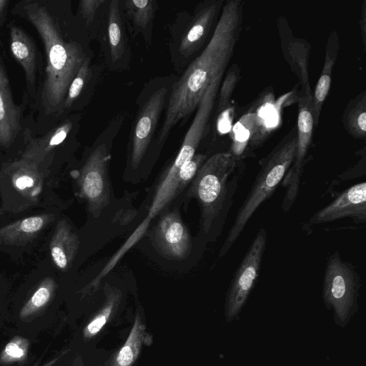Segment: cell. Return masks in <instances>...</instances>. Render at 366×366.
Segmentation results:
<instances>
[{
  "instance_id": "cell-18",
  "label": "cell",
  "mask_w": 366,
  "mask_h": 366,
  "mask_svg": "<svg viewBox=\"0 0 366 366\" xmlns=\"http://www.w3.org/2000/svg\"><path fill=\"white\" fill-rule=\"evenodd\" d=\"M79 246V237L65 220H59L49 244L51 259L56 267L62 271L71 265Z\"/></svg>"
},
{
  "instance_id": "cell-27",
  "label": "cell",
  "mask_w": 366,
  "mask_h": 366,
  "mask_svg": "<svg viewBox=\"0 0 366 366\" xmlns=\"http://www.w3.org/2000/svg\"><path fill=\"white\" fill-rule=\"evenodd\" d=\"M240 69L237 64H232L227 71L219 91L217 112L219 114L229 105L232 94L239 80Z\"/></svg>"
},
{
  "instance_id": "cell-23",
  "label": "cell",
  "mask_w": 366,
  "mask_h": 366,
  "mask_svg": "<svg viewBox=\"0 0 366 366\" xmlns=\"http://www.w3.org/2000/svg\"><path fill=\"white\" fill-rule=\"evenodd\" d=\"M108 37L112 60L115 62L122 58L124 51L123 28L117 0L112 1L109 6Z\"/></svg>"
},
{
  "instance_id": "cell-9",
  "label": "cell",
  "mask_w": 366,
  "mask_h": 366,
  "mask_svg": "<svg viewBox=\"0 0 366 366\" xmlns=\"http://www.w3.org/2000/svg\"><path fill=\"white\" fill-rule=\"evenodd\" d=\"M267 232L259 229L240 264L234 273L229 289L227 302L232 310H237L244 302L256 284L266 249Z\"/></svg>"
},
{
  "instance_id": "cell-21",
  "label": "cell",
  "mask_w": 366,
  "mask_h": 366,
  "mask_svg": "<svg viewBox=\"0 0 366 366\" xmlns=\"http://www.w3.org/2000/svg\"><path fill=\"white\" fill-rule=\"evenodd\" d=\"M346 130L356 139L366 137V94L357 95L348 104L343 115Z\"/></svg>"
},
{
  "instance_id": "cell-17",
  "label": "cell",
  "mask_w": 366,
  "mask_h": 366,
  "mask_svg": "<svg viewBox=\"0 0 366 366\" xmlns=\"http://www.w3.org/2000/svg\"><path fill=\"white\" fill-rule=\"evenodd\" d=\"M51 214L27 217L0 227V244L23 245L36 237L54 220Z\"/></svg>"
},
{
  "instance_id": "cell-15",
  "label": "cell",
  "mask_w": 366,
  "mask_h": 366,
  "mask_svg": "<svg viewBox=\"0 0 366 366\" xmlns=\"http://www.w3.org/2000/svg\"><path fill=\"white\" fill-rule=\"evenodd\" d=\"M224 4L223 0L206 1L197 11L182 36L179 51L182 57L188 58L197 51L206 42Z\"/></svg>"
},
{
  "instance_id": "cell-30",
  "label": "cell",
  "mask_w": 366,
  "mask_h": 366,
  "mask_svg": "<svg viewBox=\"0 0 366 366\" xmlns=\"http://www.w3.org/2000/svg\"><path fill=\"white\" fill-rule=\"evenodd\" d=\"M4 352L8 356L14 359L21 358L24 355L23 348L14 342H11L7 344Z\"/></svg>"
},
{
  "instance_id": "cell-25",
  "label": "cell",
  "mask_w": 366,
  "mask_h": 366,
  "mask_svg": "<svg viewBox=\"0 0 366 366\" xmlns=\"http://www.w3.org/2000/svg\"><path fill=\"white\" fill-rule=\"evenodd\" d=\"M56 287V282L52 278H44L22 308L21 316L31 315L44 308L51 300Z\"/></svg>"
},
{
  "instance_id": "cell-11",
  "label": "cell",
  "mask_w": 366,
  "mask_h": 366,
  "mask_svg": "<svg viewBox=\"0 0 366 366\" xmlns=\"http://www.w3.org/2000/svg\"><path fill=\"white\" fill-rule=\"evenodd\" d=\"M25 131L21 109L14 102L6 67L0 55V147L9 149L20 139L24 142Z\"/></svg>"
},
{
  "instance_id": "cell-32",
  "label": "cell",
  "mask_w": 366,
  "mask_h": 366,
  "mask_svg": "<svg viewBox=\"0 0 366 366\" xmlns=\"http://www.w3.org/2000/svg\"><path fill=\"white\" fill-rule=\"evenodd\" d=\"M365 17H366L365 6L363 5L362 12V19L360 21V26H361V32H362V42H363L364 46H365V33H366Z\"/></svg>"
},
{
  "instance_id": "cell-4",
  "label": "cell",
  "mask_w": 366,
  "mask_h": 366,
  "mask_svg": "<svg viewBox=\"0 0 366 366\" xmlns=\"http://www.w3.org/2000/svg\"><path fill=\"white\" fill-rule=\"evenodd\" d=\"M297 149V129L292 130L259 162L260 169L239 207L219 253L223 257L245 228L255 211L267 200L282 182L291 167Z\"/></svg>"
},
{
  "instance_id": "cell-3",
  "label": "cell",
  "mask_w": 366,
  "mask_h": 366,
  "mask_svg": "<svg viewBox=\"0 0 366 366\" xmlns=\"http://www.w3.org/2000/svg\"><path fill=\"white\" fill-rule=\"evenodd\" d=\"M244 170L242 159L231 152L213 154L198 170L187 195L199 204L204 234L216 238L221 233Z\"/></svg>"
},
{
  "instance_id": "cell-8",
  "label": "cell",
  "mask_w": 366,
  "mask_h": 366,
  "mask_svg": "<svg viewBox=\"0 0 366 366\" xmlns=\"http://www.w3.org/2000/svg\"><path fill=\"white\" fill-rule=\"evenodd\" d=\"M356 267L342 259L336 250L328 257L324 271L323 291L326 301L339 308L354 304L360 287Z\"/></svg>"
},
{
  "instance_id": "cell-28",
  "label": "cell",
  "mask_w": 366,
  "mask_h": 366,
  "mask_svg": "<svg viewBox=\"0 0 366 366\" xmlns=\"http://www.w3.org/2000/svg\"><path fill=\"white\" fill-rule=\"evenodd\" d=\"M119 295L112 292L108 297L106 305L97 314L94 318L87 325L84 334L86 337H91L97 334L107 322L115 303L119 300Z\"/></svg>"
},
{
  "instance_id": "cell-14",
  "label": "cell",
  "mask_w": 366,
  "mask_h": 366,
  "mask_svg": "<svg viewBox=\"0 0 366 366\" xmlns=\"http://www.w3.org/2000/svg\"><path fill=\"white\" fill-rule=\"evenodd\" d=\"M10 50L24 70L28 98L34 104L38 91V50L32 37L21 27L9 26Z\"/></svg>"
},
{
  "instance_id": "cell-22",
  "label": "cell",
  "mask_w": 366,
  "mask_h": 366,
  "mask_svg": "<svg viewBox=\"0 0 366 366\" xmlns=\"http://www.w3.org/2000/svg\"><path fill=\"white\" fill-rule=\"evenodd\" d=\"M145 327L137 315L128 338L120 349L113 363V366H131L136 360L144 337Z\"/></svg>"
},
{
  "instance_id": "cell-6",
  "label": "cell",
  "mask_w": 366,
  "mask_h": 366,
  "mask_svg": "<svg viewBox=\"0 0 366 366\" xmlns=\"http://www.w3.org/2000/svg\"><path fill=\"white\" fill-rule=\"evenodd\" d=\"M42 167L20 157L6 162L0 172L5 209L19 212L39 202L43 187Z\"/></svg>"
},
{
  "instance_id": "cell-19",
  "label": "cell",
  "mask_w": 366,
  "mask_h": 366,
  "mask_svg": "<svg viewBox=\"0 0 366 366\" xmlns=\"http://www.w3.org/2000/svg\"><path fill=\"white\" fill-rule=\"evenodd\" d=\"M338 49V36L336 32H333L330 34L328 39L324 65L312 96L313 117L315 127H318L322 104L330 90L332 72L337 59Z\"/></svg>"
},
{
  "instance_id": "cell-20",
  "label": "cell",
  "mask_w": 366,
  "mask_h": 366,
  "mask_svg": "<svg viewBox=\"0 0 366 366\" xmlns=\"http://www.w3.org/2000/svg\"><path fill=\"white\" fill-rule=\"evenodd\" d=\"M157 8L154 0H128L125 1V11L137 32L143 34L147 42L149 36L147 33Z\"/></svg>"
},
{
  "instance_id": "cell-1",
  "label": "cell",
  "mask_w": 366,
  "mask_h": 366,
  "mask_svg": "<svg viewBox=\"0 0 366 366\" xmlns=\"http://www.w3.org/2000/svg\"><path fill=\"white\" fill-rule=\"evenodd\" d=\"M59 7L54 0H22L11 9L33 26L43 44L44 73L34 106L39 120L48 123L64 114L69 86L86 58L77 41L65 37Z\"/></svg>"
},
{
  "instance_id": "cell-24",
  "label": "cell",
  "mask_w": 366,
  "mask_h": 366,
  "mask_svg": "<svg viewBox=\"0 0 366 366\" xmlns=\"http://www.w3.org/2000/svg\"><path fill=\"white\" fill-rule=\"evenodd\" d=\"M207 159L206 154H195L180 168L167 194L164 201L165 207L193 180Z\"/></svg>"
},
{
  "instance_id": "cell-26",
  "label": "cell",
  "mask_w": 366,
  "mask_h": 366,
  "mask_svg": "<svg viewBox=\"0 0 366 366\" xmlns=\"http://www.w3.org/2000/svg\"><path fill=\"white\" fill-rule=\"evenodd\" d=\"M90 74V61L86 57L69 86L64 104V113L71 108L74 103L80 96Z\"/></svg>"
},
{
  "instance_id": "cell-10",
  "label": "cell",
  "mask_w": 366,
  "mask_h": 366,
  "mask_svg": "<svg viewBox=\"0 0 366 366\" xmlns=\"http://www.w3.org/2000/svg\"><path fill=\"white\" fill-rule=\"evenodd\" d=\"M350 217L356 223L366 221V183L355 184L310 218V224H319Z\"/></svg>"
},
{
  "instance_id": "cell-13",
  "label": "cell",
  "mask_w": 366,
  "mask_h": 366,
  "mask_svg": "<svg viewBox=\"0 0 366 366\" xmlns=\"http://www.w3.org/2000/svg\"><path fill=\"white\" fill-rule=\"evenodd\" d=\"M154 237L158 249L167 258L181 260L190 254L191 237L177 209L160 218Z\"/></svg>"
},
{
  "instance_id": "cell-12",
  "label": "cell",
  "mask_w": 366,
  "mask_h": 366,
  "mask_svg": "<svg viewBox=\"0 0 366 366\" xmlns=\"http://www.w3.org/2000/svg\"><path fill=\"white\" fill-rule=\"evenodd\" d=\"M167 94V89L165 87L152 94L136 119L131 155L133 168L139 165L148 148L164 105Z\"/></svg>"
},
{
  "instance_id": "cell-7",
  "label": "cell",
  "mask_w": 366,
  "mask_h": 366,
  "mask_svg": "<svg viewBox=\"0 0 366 366\" xmlns=\"http://www.w3.org/2000/svg\"><path fill=\"white\" fill-rule=\"evenodd\" d=\"M109 159L106 145H99L88 157L77 179L79 196L86 202L89 210L96 218L109 201Z\"/></svg>"
},
{
  "instance_id": "cell-2",
  "label": "cell",
  "mask_w": 366,
  "mask_h": 366,
  "mask_svg": "<svg viewBox=\"0 0 366 366\" xmlns=\"http://www.w3.org/2000/svg\"><path fill=\"white\" fill-rule=\"evenodd\" d=\"M242 11L241 1L224 2L207 46L172 86L158 143H164L172 128L189 117L212 79L225 72L242 31Z\"/></svg>"
},
{
  "instance_id": "cell-31",
  "label": "cell",
  "mask_w": 366,
  "mask_h": 366,
  "mask_svg": "<svg viewBox=\"0 0 366 366\" xmlns=\"http://www.w3.org/2000/svg\"><path fill=\"white\" fill-rule=\"evenodd\" d=\"M9 4V0H0V26L4 23Z\"/></svg>"
},
{
  "instance_id": "cell-5",
  "label": "cell",
  "mask_w": 366,
  "mask_h": 366,
  "mask_svg": "<svg viewBox=\"0 0 366 366\" xmlns=\"http://www.w3.org/2000/svg\"><path fill=\"white\" fill-rule=\"evenodd\" d=\"M224 74L215 76L204 90L180 149L173 163L162 176L157 185L149 215L147 217L149 220L165 207V198L175 176L180 168L196 154V150L203 138L211 117Z\"/></svg>"
},
{
  "instance_id": "cell-16",
  "label": "cell",
  "mask_w": 366,
  "mask_h": 366,
  "mask_svg": "<svg viewBox=\"0 0 366 366\" xmlns=\"http://www.w3.org/2000/svg\"><path fill=\"white\" fill-rule=\"evenodd\" d=\"M72 127V121L67 119L38 138L33 137L31 131L26 128L21 157L39 167H46V163L51 160L54 150L66 139Z\"/></svg>"
},
{
  "instance_id": "cell-29",
  "label": "cell",
  "mask_w": 366,
  "mask_h": 366,
  "mask_svg": "<svg viewBox=\"0 0 366 366\" xmlns=\"http://www.w3.org/2000/svg\"><path fill=\"white\" fill-rule=\"evenodd\" d=\"M104 2V0H81L79 1V12L86 24L93 21L97 11Z\"/></svg>"
}]
</instances>
